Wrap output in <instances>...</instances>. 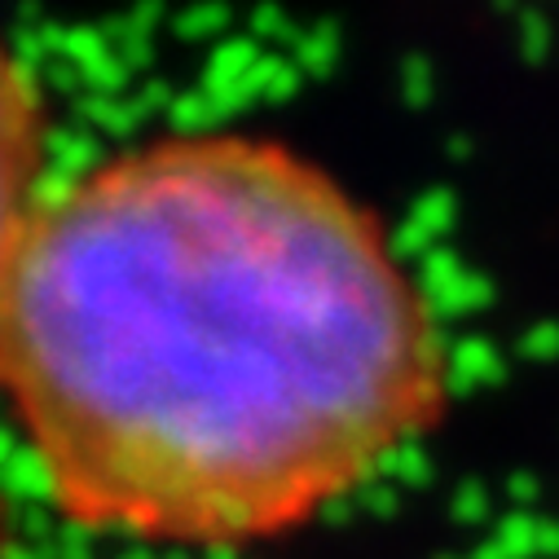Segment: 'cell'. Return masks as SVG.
<instances>
[{
	"instance_id": "6da1fadb",
	"label": "cell",
	"mask_w": 559,
	"mask_h": 559,
	"mask_svg": "<svg viewBox=\"0 0 559 559\" xmlns=\"http://www.w3.org/2000/svg\"><path fill=\"white\" fill-rule=\"evenodd\" d=\"M445 374L379 216L264 136L110 155L40 199L0 269V401L93 533L283 537L424 437Z\"/></svg>"
},
{
	"instance_id": "7a4b0ae2",
	"label": "cell",
	"mask_w": 559,
	"mask_h": 559,
	"mask_svg": "<svg viewBox=\"0 0 559 559\" xmlns=\"http://www.w3.org/2000/svg\"><path fill=\"white\" fill-rule=\"evenodd\" d=\"M49 151V115L36 75L0 40V269L40 207V168Z\"/></svg>"
}]
</instances>
